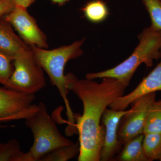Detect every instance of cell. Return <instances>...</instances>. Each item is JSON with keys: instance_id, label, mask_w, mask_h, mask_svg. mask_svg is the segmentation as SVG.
Listing matches in <instances>:
<instances>
[{"instance_id": "6da1fadb", "label": "cell", "mask_w": 161, "mask_h": 161, "mask_svg": "<svg viewBox=\"0 0 161 161\" xmlns=\"http://www.w3.org/2000/svg\"><path fill=\"white\" fill-rule=\"evenodd\" d=\"M100 83L76 78L69 87L82 102L83 112L77 117L79 134L78 161H99L105 129L100 125L106 109L115 98L124 95L127 86L115 78H104Z\"/></svg>"}, {"instance_id": "7a4b0ae2", "label": "cell", "mask_w": 161, "mask_h": 161, "mask_svg": "<svg viewBox=\"0 0 161 161\" xmlns=\"http://www.w3.org/2000/svg\"><path fill=\"white\" fill-rule=\"evenodd\" d=\"M85 39H83L69 45L52 50L30 46L36 61L46 72L52 84L57 87L63 98L68 118V125L71 127V130L76 127L75 116L70 107L67 96L70 86L76 77L72 74L64 75V68L69 60L78 58L82 54L81 47Z\"/></svg>"}, {"instance_id": "3957f363", "label": "cell", "mask_w": 161, "mask_h": 161, "mask_svg": "<svg viewBox=\"0 0 161 161\" xmlns=\"http://www.w3.org/2000/svg\"><path fill=\"white\" fill-rule=\"evenodd\" d=\"M139 43L134 51L125 60L110 69L96 73H89L86 78L95 80L98 78H115L127 87L139 66L145 64L149 67L153 60L161 58V31L147 27L139 35Z\"/></svg>"}, {"instance_id": "277c9868", "label": "cell", "mask_w": 161, "mask_h": 161, "mask_svg": "<svg viewBox=\"0 0 161 161\" xmlns=\"http://www.w3.org/2000/svg\"><path fill=\"white\" fill-rule=\"evenodd\" d=\"M25 120V125L33 136V143L28 151L33 161H40L53 150L74 143L61 134L43 102L38 105L36 113Z\"/></svg>"}, {"instance_id": "5b68a950", "label": "cell", "mask_w": 161, "mask_h": 161, "mask_svg": "<svg viewBox=\"0 0 161 161\" xmlns=\"http://www.w3.org/2000/svg\"><path fill=\"white\" fill-rule=\"evenodd\" d=\"M13 64L14 71L4 86L26 94H35L45 87L44 70L36 61L32 50L14 58Z\"/></svg>"}, {"instance_id": "8992f818", "label": "cell", "mask_w": 161, "mask_h": 161, "mask_svg": "<svg viewBox=\"0 0 161 161\" xmlns=\"http://www.w3.org/2000/svg\"><path fill=\"white\" fill-rule=\"evenodd\" d=\"M35 94H26L0 87V119L4 122L26 119L36 113L38 105L32 104Z\"/></svg>"}, {"instance_id": "52a82bcc", "label": "cell", "mask_w": 161, "mask_h": 161, "mask_svg": "<svg viewBox=\"0 0 161 161\" xmlns=\"http://www.w3.org/2000/svg\"><path fill=\"white\" fill-rule=\"evenodd\" d=\"M155 97L156 92H153L141 96L131 103V108L123 117L118 131V140L122 146L131 139L143 133L147 113L155 101Z\"/></svg>"}, {"instance_id": "ba28073f", "label": "cell", "mask_w": 161, "mask_h": 161, "mask_svg": "<svg viewBox=\"0 0 161 161\" xmlns=\"http://www.w3.org/2000/svg\"><path fill=\"white\" fill-rule=\"evenodd\" d=\"M4 18L27 45L40 48L48 47L46 35L39 28L34 18L27 11V8L16 6Z\"/></svg>"}, {"instance_id": "9c48e42d", "label": "cell", "mask_w": 161, "mask_h": 161, "mask_svg": "<svg viewBox=\"0 0 161 161\" xmlns=\"http://www.w3.org/2000/svg\"><path fill=\"white\" fill-rule=\"evenodd\" d=\"M130 109L116 111L107 108L102 117L105 129L104 140L100 154V161L112 160L120 150L122 145L118 138L119 125L123 117Z\"/></svg>"}, {"instance_id": "30bf717a", "label": "cell", "mask_w": 161, "mask_h": 161, "mask_svg": "<svg viewBox=\"0 0 161 161\" xmlns=\"http://www.w3.org/2000/svg\"><path fill=\"white\" fill-rule=\"evenodd\" d=\"M161 91V60L152 71L129 94L115 98L110 104V108L116 111L126 110L131 103L141 96Z\"/></svg>"}, {"instance_id": "8fae6325", "label": "cell", "mask_w": 161, "mask_h": 161, "mask_svg": "<svg viewBox=\"0 0 161 161\" xmlns=\"http://www.w3.org/2000/svg\"><path fill=\"white\" fill-rule=\"evenodd\" d=\"M0 50L13 60L31 51V47L14 32L13 26L4 17L0 18Z\"/></svg>"}, {"instance_id": "7c38bea8", "label": "cell", "mask_w": 161, "mask_h": 161, "mask_svg": "<svg viewBox=\"0 0 161 161\" xmlns=\"http://www.w3.org/2000/svg\"><path fill=\"white\" fill-rule=\"evenodd\" d=\"M144 134H139L127 141L119 154L118 160L121 161H149L143 147Z\"/></svg>"}, {"instance_id": "4fadbf2b", "label": "cell", "mask_w": 161, "mask_h": 161, "mask_svg": "<svg viewBox=\"0 0 161 161\" xmlns=\"http://www.w3.org/2000/svg\"><path fill=\"white\" fill-rule=\"evenodd\" d=\"M0 161H33L29 152L21 151L19 143L13 139L0 144Z\"/></svg>"}, {"instance_id": "5bb4252c", "label": "cell", "mask_w": 161, "mask_h": 161, "mask_svg": "<svg viewBox=\"0 0 161 161\" xmlns=\"http://www.w3.org/2000/svg\"><path fill=\"white\" fill-rule=\"evenodd\" d=\"M87 19L93 23L103 22L108 18L109 9L102 0H92L87 3L82 9Z\"/></svg>"}, {"instance_id": "9a60e30c", "label": "cell", "mask_w": 161, "mask_h": 161, "mask_svg": "<svg viewBox=\"0 0 161 161\" xmlns=\"http://www.w3.org/2000/svg\"><path fill=\"white\" fill-rule=\"evenodd\" d=\"M143 147L149 161H161V132L144 134Z\"/></svg>"}, {"instance_id": "2e32d148", "label": "cell", "mask_w": 161, "mask_h": 161, "mask_svg": "<svg viewBox=\"0 0 161 161\" xmlns=\"http://www.w3.org/2000/svg\"><path fill=\"white\" fill-rule=\"evenodd\" d=\"M80 152L79 142L57 148L40 159V161H67L75 158Z\"/></svg>"}, {"instance_id": "e0dca14e", "label": "cell", "mask_w": 161, "mask_h": 161, "mask_svg": "<svg viewBox=\"0 0 161 161\" xmlns=\"http://www.w3.org/2000/svg\"><path fill=\"white\" fill-rule=\"evenodd\" d=\"M161 132V100L155 101L147 113L143 133Z\"/></svg>"}, {"instance_id": "ac0fdd59", "label": "cell", "mask_w": 161, "mask_h": 161, "mask_svg": "<svg viewBox=\"0 0 161 161\" xmlns=\"http://www.w3.org/2000/svg\"><path fill=\"white\" fill-rule=\"evenodd\" d=\"M151 20L150 27L161 31V0H142Z\"/></svg>"}, {"instance_id": "d6986e66", "label": "cell", "mask_w": 161, "mask_h": 161, "mask_svg": "<svg viewBox=\"0 0 161 161\" xmlns=\"http://www.w3.org/2000/svg\"><path fill=\"white\" fill-rule=\"evenodd\" d=\"M13 60L9 55L0 50V83L4 86L14 70Z\"/></svg>"}, {"instance_id": "ffe728a7", "label": "cell", "mask_w": 161, "mask_h": 161, "mask_svg": "<svg viewBox=\"0 0 161 161\" xmlns=\"http://www.w3.org/2000/svg\"><path fill=\"white\" fill-rule=\"evenodd\" d=\"M15 6L13 0H0V18L9 13Z\"/></svg>"}, {"instance_id": "44dd1931", "label": "cell", "mask_w": 161, "mask_h": 161, "mask_svg": "<svg viewBox=\"0 0 161 161\" xmlns=\"http://www.w3.org/2000/svg\"><path fill=\"white\" fill-rule=\"evenodd\" d=\"M16 6L27 8L33 4L36 0H13Z\"/></svg>"}, {"instance_id": "7402d4cb", "label": "cell", "mask_w": 161, "mask_h": 161, "mask_svg": "<svg viewBox=\"0 0 161 161\" xmlns=\"http://www.w3.org/2000/svg\"><path fill=\"white\" fill-rule=\"evenodd\" d=\"M51 1L53 2V3L61 5L65 4L67 2H68L69 0H51Z\"/></svg>"}, {"instance_id": "603a6c76", "label": "cell", "mask_w": 161, "mask_h": 161, "mask_svg": "<svg viewBox=\"0 0 161 161\" xmlns=\"http://www.w3.org/2000/svg\"><path fill=\"white\" fill-rule=\"evenodd\" d=\"M14 127L13 125H2L0 124V129H4V128H8V127Z\"/></svg>"}, {"instance_id": "cb8c5ba5", "label": "cell", "mask_w": 161, "mask_h": 161, "mask_svg": "<svg viewBox=\"0 0 161 161\" xmlns=\"http://www.w3.org/2000/svg\"><path fill=\"white\" fill-rule=\"evenodd\" d=\"M2 122H4V121L3 120V119H0V123Z\"/></svg>"}]
</instances>
